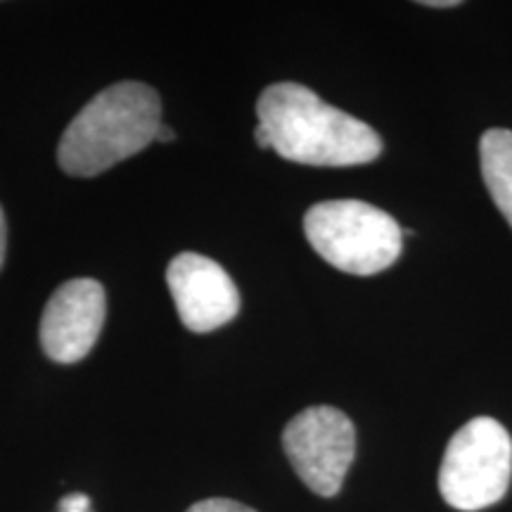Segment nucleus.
Here are the masks:
<instances>
[{"label":"nucleus","mask_w":512,"mask_h":512,"mask_svg":"<svg viewBox=\"0 0 512 512\" xmlns=\"http://www.w3.org/2000/svg\"><path fill=\"white\" fill-rule=\"evenodd\" d=\"M422 5H427V8H456L460 3L458 0H425Z\"/></svg>","instance_id":"nucleus-14"},{"label":"nucleus","mask_w":512,"mask_h":512,"mask_svg":"<svg viewBox=\"0 0 512 512\" xmlns=\"http://www.w3.org/2000/svg\"><path fill=\"white\" fill-rule=\"evenodd\" d=\"M162 100L140 81H119L88 102L62 133L57 162L76 178H91L155 143Z\"/></svg>","instance_id":"nucleus-2"},{"label":"nucleus","mask_w":512,"mask_h":512,"mask_svg":"<svg viewBox=\"0 0 512 512\" xmlns=\"http://www.w3.org/2000/svg\"><path fill=\"white\" fill-rule=\"evenodd\" d=\"M166 285L190 332H211L230 323L240 311V292L226 268L209 256L183 252L166 268Z\"/></svg>","instance_id":"nucleus-7"},{"label":"nucleus","mask_w":512,"mask_h":512,"mask_svg":"<svg viewBox=\"0 0 512 512\" xmlns=\"http://www.w3.org/2000/svg\"><path fill=\"white\" fill-rule=\"evenodd\" d=\"M188 512H256V510L238 501H230V498H207V501L190 505Z\"/></svg>","instance_id":"nucleus-9"},{"label":"nucleus","mask_w":512,"mask_h":512,"mask_svg":"<svg viewBox=\"0 0 512 512\" xmlns=\"http://www.w3.org/2000/svg\"><path fill=\"white\" fill-rule=\"evenodd\" d=\"M512 439L494 418H475L448 441L439 470V491L451 508L484 510L508 494Z\"/></svg>","instance_id":"nucleus-4"},{"label":"nucleus","mask_w":512,"mask_h":512,"mask_svg":"<svg viewBox=\"0 0 512 512\" xmlns=\"http://www.w3.org/2000/svg\"><path fill=\"white\" fill-rule=\"evenodd\" d=\"M5 247H8V226H5V214L0 209V268H3L5 261Z\"/></svg>","instance_id":"nucleus-11"},{"label":"nucleus","mask_w":512,"mask_h":512,"mask_svg":"<svg viewBox=\"0 0 512 512\" xmlns=\"http://www.w3.org/2000/svg\"><path fill=\"white\" fill-rule=\"evenodd\" d=\"M304 233L330 266L351 275L387 271L403 249L399 223L361 200L313 204L304 216Z\"/></svg>","instance_id":"nucleus-3"},{"label":"nucleus","mask_w":512,"mask_h":512,"mask_svg":"<svg viewBox=\"0 0 512 512\" xmlns=\"http://www.w3.org/2000/svg\"><path fill=\"white\" fill-rule=\"evenodd\" d=\"M105 287L93 278H76L57 287L41 318V347L55 363L81 361L91 354L105 325Z\"/></svg>","instance_id":"nucleus-6"},{"label":"nucleus","mask_w":512,"mask_h":512,"mask_svg":"<svg viewBox=\"0 0 512 512\" xmlns=\"http://www.w3.org/2000/svg\"><path fill=\"white\" fill-rule=\"evenodd\" d=\"M482 176L498 211L512 228V131L491 128L479 140Z\"/></svg>","instance_id":"nucleus-8"},{"label":"nucleus","mask_w":512,"mask_h":512,"mask_svg":"<svg viewBox=\"0 0 512 512\" xmlns=\"http://www.w3.org/2000/svg\"><path fill=\"white\" fill-rule=\"evenodd\" d=\"M91 498L86 494H69L60 501V508L57 510H74V512H91Z\"/></svg>","instance_id":"nucleus-10"},{"label":"nucleus","mask_w":512,"mask_h":512,"mask_svg":"<svg viewBox=\"0 0 512 512\" xmlns=\"http://www.w3.org/2000/svg\"><path fill=\"white\" fill-rule=\"evenodd\" d=\"M259 126L271 150L287 162L309 166H356L382 155V138L366 121L318 98L302 83H273L261 93Z\"/></svg>","instance_id":"nucleus-1"},{"label":"nucleus","mask_w":512,"mask_h":512,"mask_svg":"<svg viewBox=\"0 0 512 512\" xmlns=\"http://www.w3.org/2000/svg\"><path fill=\"white\" fill-rule=\"evenodd\" d=\"M287 458L313 494L332 498L342 489L356 456V427L332 406H313L287 422Z\"/></svg>","instance_id":"nucleus-5"},{"label":"nucleus","mask_w":512,"mask_h":512,"mask_svg":"<svg viewBox=\"0 0 512 512\" xmlns=\"http://www.w3.org/2000/svg\"><path fill=\"white\" fill-rule=\"evenodd\" d=\"M176 138V133L171 131V128H166L164 124L159 126V131H157V136H155V143H171V140Z\"/></svg>","instance_id":"nucleus-13"},{"label":"nucleus","mask_w":512,"mask_h":512,"mask_svg":"<svg viewBox=\"0 0 512 512\" xmlns=\"http://www.w3.org/2000/svg\"><path fill=\"white\" fill-rule=\"evenodd\" d=\"M57 512H74V510H57Z\"/></svg>","instance_id":"nucleus-15"},{"label":"nucleus","mask_w":512,"mask_h":512,"mask_svg":"<svg viewBox=\"0 0 512 512\" xmlns=\"http://www.w3.org/2000/svg\"><path fill=\"white\" fill-rule=\"evenodd\" d=\"M254 138H256V145L261 147V150H271V138H268V133L264 131L261 126H256L254 131Z\"/></svg>","instance_id":"nucleus-12"}]
</instances>
